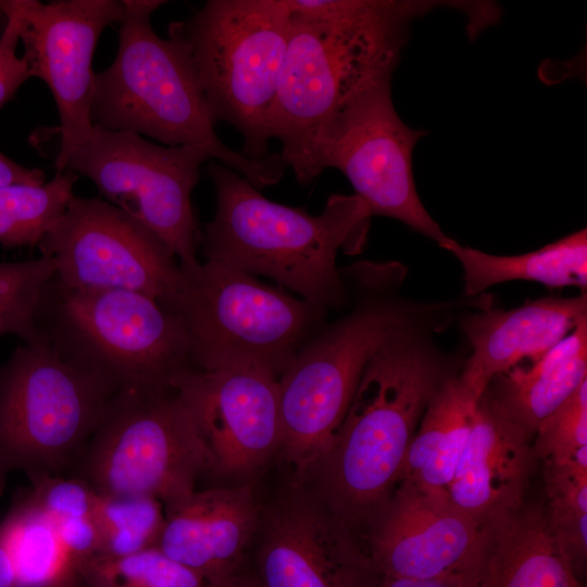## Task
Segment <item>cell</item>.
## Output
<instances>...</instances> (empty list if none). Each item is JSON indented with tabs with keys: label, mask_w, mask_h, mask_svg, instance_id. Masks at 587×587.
I'll return each mask as SVG.
<instances>
[{
	"label": "cell",
	"mask_w": 587,
	"mask_h": 587,
	"mask_svg": "<svg viewBox=\"0 0 587 587\" xmlns=\"http://www.w3.org/2000/svg\"><path fill=\"white\" fill-rule=\"evenodd\" d=\"M479 305L478 298L437 301L399 324L367 361L330 445L300 476L352 529L388 500L425 409L462 370L463 352L444 350L435 336Z\"/></svg>",
	"instance_id": "1"
},
{
	"label": "cell",
	"mask_w": 587,
	"mask_h": 587,
	"mask_svg": "<svg viewBox=\"0 0 587 587\" xmlns=\"http://www.w3.org/2000/svg\"><path fill=\"white\" fill-rule=\"evenodd\" d=\"M289 37L270 117V134L288 166L304 140L349 98L392 75L410 23L463 2L285 0Z\"/></svg>",
	"instance_id": "2"
},
{
	"label": "cell",
	"mask_w": 587,
	"mask_h": 587,
	"mask_svg": "<svg viewBox=\"0 0 587 587\" xmlns=\"http://www.w3.org/2000/svg\"><path fill=\"white\" fill-rule=\"evenodd\" d=\"M216 209L200 234L205 260L266 276L326 311L344 310L349 292L336 264L339 249L357 251L370 210L355 195H332L311 214L265 198L237 172L211 162Z\"/></svg>",
	"instance_id": "3"
},
{
	"label": "cell",
	"mask_w": 587,
	"mask_h": 587,
	"mask_svg": "<svg viewBox=\"0 0 587 587\" xmlns=\"http://www.w3.org/2000/svg\"><path fill=\"white\" fill-rule=\"evenodd\" d=\"M407 272L395 261L340 267L349 292L346 311L326 323L279 376V451L299 476L330 445L373 353L399 324L437 303L403 295Z\"/></svg>",
	"instance_id": "4"
},
{
	"label": "cell",
	"mask_w": 587,
	"mask_h": 587,
	"mask_svg": "<svg viewBox=\"0 0 587 587\" xmlns=\"http://www.w3.org/2000/svg\"><path fill=\"white\" fill-rule=\"evenodd\" d=\"M123 3L115 59L95 74L92 124L147 136L163 146L196 148L258 189L276 184L288 167L280 153L252 159L228 148L215 133L182 50L154 32L151 15L166 1Z\"/></svg>",
	"instance_id": "5"
},
{
	"label": "cell",
	"mask_w": 587,
	"mask_h": 587,
	"mask_svg": "<svg viewBox=\"0 0 587 587\" xmlns=\"http://www.w3.org/2000/svg\"><path fill=\"white\" fill-rule=\"evenodd\" d=\"M290 27L285 0H209L187 20L168 25L216 125L242 137V153L271 154L270 117Z\"/></svg>",
	"instance_id": "6"
},
{
	"label": "cell",
	"mask_w": 587,
	"mask_h": 587,
	"mask_svg": "<svg viewBox=\"0 0 587 587\" xmlns=\"http://www.w3.org/2000/svg\"><path fill=\"white\" fill-rule=\"evenodd\" d=\"M36 323L59 351L118 390L174 389L179 377L197 370L182 317L140 292L67 288L53 276Z\"/></svg>",
	"instance_id": "7"
},
{
	"label": "cell",
	"mask_w": 587,
	"mask_h": 587,
	"mask_svg": "<svg viewBox=\"0 0 587 587\" xmlns=\"http://www.w3.org/2000/svg\"><path fill=\"white\" fill-rule=\"evenodd\" d=\"M180 268L172 312L185 323L197 370L253 367L279 378L326 324L328 311L225 263Z\"/></svg>",
	"instance_id": "8"
},
{
	"label": "cell",
	"mask_w": 587,
	"mask_h": 587,
	"mask_svg": "<svg viewBox=\"0 0 587 587\" xmlns=\"http://www.w3.org/2000/svg\"><path fill=\"white\" fill-rule=\"evenodd\" d=\"M117 391L46 338L17 347L0 366V469L57 475L79 459Z\"/></svg>",
	"instance_id": "9"
},
{
	"label": "cell",
	"mask_w": 587,
	"mask_h": 587,
	"mask_svg": "<svg viewBox=\"0 0 587 587\" xmlns=\"http://www.w3.org/2000/svg\"><path fill=\"white\" fill-rule=\"evenodd\" d=\"M391 78L378 79L337 108L288 167L301 185L327 168L340 171L372 216L397 220L442 248L450 237L424 207L413 176V150L426 132L408 126L397 113Z\"/></svg>",
	"instance_id": "10"
},
{
	"label": "cell",
	"mask_w": 587,
	"mask_h": 587,
	"mask_svg": "<svg viewBox=\"0 0 587 587\" xmlns=\"http://www.w3.org/2000/svg\"><path fill=\"white\" fill-rule=\"evenodd\" d=\"M79 478L95 491L163 504L196 489L212 462L177 390H118L79 457Z\"/></svg>",
	"instance_id": "11"
},
{
	"label": "cell",
	"mask_w": 587,
	"mask_h": 587,
	"mask_svg": "<svg viewBox=\"0 0 587 587\" xmlns=\"http://www.w3.org/2000/svg\"><path fill=\"white\" fill-rule=\"evenodd\" d=\"M205 161L207 154L189 146L158 145L136 133L93 125L65 170L89 178L103 200L154 233L182 267H192L200 263L201 232L191 193Z\"/></svg>",
	"instance_id": "12"
},
{
	"label": "cell",
	"mask_w": 587,
	"mask_h": 587,
	"mask_svg": "<svg viewBox=\"0 0 587 587\" xmlns=\"http://www.w3.org/2000/svg\"><path fill=\"white\" fill-rule=\"evenodd\" d=\"M67 288H114L147 295L172 311L184 274L166 245L99 197H77L37 246Z\"/></svg>",
	"instance_id": "13"
},
{
	"label": "cell",
	"mask_w": 587,
	"mask_h": 587,
	"mask_svg": "<svg viewBox=\"0 0 587 587\" xmlns=\"http://www.w3.org/2000/svg\"><path fill=\"white\" fill-rule=\"evenodd\" d=\"M20 20L23 59L30 77L50 89L58 110L57 173L91 137L92 60L105 27L120 23L123 0H13Z\"/></svg>",
	"instance_id": "14"
},
{
	"label": "cell",
	"mask_w": 587,
	"mask_h": 587,
	"mask_svg": "<svg viewBox=\"0 0 587 587\" xmlns=\"http://www.w3.org/2000/svg\"><path fill=\"white\" fill-rule=\"evenodd\" d=\"M259 587H378L382 574L319 494L299 480L265 513Z\"/></svg>",
	"instance_id": "15"
},
{
	"label": "cell",
	"mask_w": 587,
	"mask_h": 587,
	"mask_svg": "<svg viewBox=\"0 0 587 587\" xmlns=\"http://www.w3.org/2000/svg\"><path fill=\"white\" fill-rule=\"evenodd\" d=\"M173 387L197 423L213 472L250 474L279 451L277 376L242 366L193 370Z\"/></svg>",
	"instance_id": "16"
},
{
	"label": "cell",
	"mask_w": 587,
	"mask_h": 587,
	"mask_svg": "<svg viewBox=\"0 0 587 587\" xmlns=\"http://www.w3.org/2000/svg\"><path fill=\"white\" fill-rule=\"evenodd\" d=\"M478 523L447 491L399 483L369 523L367 553L382 576L429 579L460 574Z\"/></svg>",
	"instance_id": "17"
},
{
	"label": "cell",
	"mask_w": 587,
	"mask_h": 587,
	"mask_svg": "<svg viewBox=\"0 0 587 587\" xmlns=\"http://www.w3.org/2000/svg\"><path fill=\"white\" fill-rule=\"evenodd\" d=\"M460 578L461 587H583L545 504L525 501L479 521Z\"/></svg>",
	"instance_id": "18"
},
{
	"label": "cell",
	"mask_w": 587,
	"mask_h": 587,
	"mask_svg": "<svg viewBox=\"0 0 587 587\" xmlns=\"http://www.w3.org/2000/svg\"><path fill=\"white\" fill-rule=\"evenodd\" d=\"M458 320L471 346L460 377L480 398L491 378L525 359L538 360L587 320V294L544 297L510 310H467Z\"/></svg>",
	"instance_id": "19"
},
{
	"label": "cell",
	"mask_w": 587,
	"mask_h": 587,
	"mask_svg": "<svg viewBox=\"0 0 587 587\" xmlns=\"http://www.w3.org/2000/svg\"><path fill=\"white\" fill-rule=\"evenodd\" d=\"M163 507L161 551L209 582L235 575L261 521L250 485L195 489Z\"/></svg>",
	"instance_id": "20"
},
{
	"label": "cell",
	"mask_w": 587,
	"mask_h": 587,
	"mask_svg": "<svg viewBox=\"0 0 587 587\" xmlns=\"http://www.w3.org/2000/svg\"><path fill=\"white\" fill-rule=\"evenodd\" d=\"M536 459L532 439L482 395L447 494L477 522L517 508L525 501Z\"/></svg>",
	"instance_id": "21"
},
{
	"label": "cell",
	"mask_w": 587,
	"mask_h": 587,
	"mask_svg": "<svg viewBox=\"0 0 587 587\" xmlns=\"http://www.w3.org/2000/svg\"><path fill=\"white\" fill-rule=\"evenodd\" d=\"M587 380V320L530 365L490 379L483 395L533 441L541 422Z\"/></svg>",
	"instance_id": "22"
},
{
	"label": "cell",
	"mask_w": 587,
	"mask_h": 587,
	"mask_svg": "<svg viewBox=\"0 0 587 587\" xmlns=\"http://www.w3.org/2000/svg\"><path fill=\"white\" fill-rule=\"evenodd\" d=\"M478 399L460 374L439 388L411 439L397 484L447 491L466 445Z\"/></svg>",
	"instance_id": "23"
},
{
	"label": "cell",
	"mask_w": 587,
	"mask_h": 587,
	"mask_svg": "<svg viewBox=\"0 0 587 587\" xmlns=\"http://www.w3.org/2000/svg\"><path fill=\"white\" fill-rule=\"evenodd\" d=\"M442 249L463 270V297L485 294L491 286L529 280L549 287H587V230L583 228L540 249L517 255H496L460 245L449 238Z\"/></svg>",
	"instance_id": "24"
},
{
	"label": "cell",
	"mask_w": 587,
	"mask_h": 587,
	"mask_svg": "<svg viewBox=\"0 0 587 587\" xmlns=\"http://www.w3.org/2000/svg\"><path fill=\"white\" fill-rule=\"evenodd\" d=\"M0 528L17 587H71L79 577L54 523L23 494Z\"/></svg>",
	"instance_id": "25"
},
{
	"label": "cell",
	"mask_w": 587,
	"mask_h": 587,
	"mask_svg": "<svg viewBox=\"0 0 587 587\" xmlns=\"http://www.w3.org/2000/svg\"><path fill=\"white\" fill-rule=\"evenodd\" d=\"M77 178L65 170L40 186H1L0 245L4 249L37 247L74 198Z\"/></svg>",
	"instance_id": "26"
},
{
	"label": "cell",
	"mask_w": 587,
	"mask_h": 587,
	"mask_svg": "<svg viewBox=\"0 0 587 587\" xmlns=\"http://www.w3.org/2000/svg\"><path fill=\"white\" fill-rule=\"evenodd\" d=\"M547 520L576 575L587 559V466L544 462Z\"/></svg>",
	"instance_id": "27"
},
{
	"label": "cell",
	"mask_w": 587,
	"mask_h": 587,
	"mask_svg": "<svg viewBox=\"0 0 587 587\" xmlns=\"http://www.w3.org/2000/svg\"><path fill=\"white\" fill-rule=\"evenodd\" d=\"M93 516L99 533L97 557L117 558L157 547L164 507L151 497L97 492Z\"/></svg>",
	"instance_id": "28"
},
{
	"label": "cell",
	"mask_w": 587,
	"mask_h": 587,
	"mask_svg": "<svg viewBox=\"0 0 587 587\" xmlns=\"http://www.w3.org/2000/svg\"><path fill=\"white\" fill-rule=\"evenodd\" d=\"M88 587H207L208 579L158 547L117 558H92L78 566Z\"/></svg>",
	"instance_id": "29"
},
{
	"label": "cell",
	"mask_w": 587,
	"mask_h": 587,
	"mask_svg": "<svg viewBox=\"0 0 587 587\" xmlns=\"http://www.w3.org/2000/svg\"><path fill=\"white\" fill-rule=\"evenodd\" d=\"M57 273L53 259L40 258L0 263V337L15 335L24 344H38L36 316L43 291Z\"/></svg>",
	"instance_id": "30"
},
{
	"label": "cell",
	"mask_w": 587,
	"mask_h": 587,
	"mask_svg": "<svg viewBox=\"0 0 587 587\" xmlns=\"http://www.w3.org/2000/svg\"><path fill=\"white\" fill-rule=\"evenodd\" d=\"M532 444L542 462L587 466V380L541 422Z\"/></svg>",
	"instance_id": "31"
},
{
	"label": "cell",
	"mask_w": 587,
	"mask_h": 587,
	"mask_svg": "<svg viewBox=\"0 0 587 587\" xmlns=\"http://www.w3.org/2000/svg\"><path fill=\"white\" fill-rule=\"evenodd\" d=\"M29 499L57 524L93 516L97 491L82 478H63L55 474L28 475Z\"/></svg>",
	"instance_id": "32"
},
{
	"label": "cell",
	"mask_w": 587,
	"mask_h": 587,
	"mask_svg": "<svg viewBox=\"0 0 587 587\" xmlns=\"http://www.w3.org/2000/svg\"><path fill=\"white\" fill-rule=\"evenodd\" d=\"M5 24L0 35V110L18 88L30 78L26 62L16 54L20 42V20L13 0H0Z\"/></svg>",
	"instance_id": "33"
},
{
	"label": "cell",
	"mask_w": 587,
	"mask_h": 587,
	"mask_svg": "<svg viewBox=\"0 0 587 587\" xmlns=\"http://www.w3.org/2000/svg\"><path fill=\"white\" fill-rule=\"evenodd\" d=\"M45 183L42 170L23 166L0 151V187L14 184L40 186Z\"/></svg>",
	"instance_id": "34"
},
{
	"label": "cell",
	"mask_w": 587,
	"mask_h": 587,
	"mask_svg": "<svg viewBox=\"0 0 587 587\" xmlns=\"http://www.w3.org/2000/svg\"><path fill=\"white\" fill-rule=\"evenodd\" d=\"M378 587H461L460 574L429 579H410L382 576Z\"/></svg>",
	"instance_id": "35"
},
{
	"label": "cell",
	"mask_w": 587,
	"mask_h": 587,
	"mask_svg": "<svg viewBox=\"0 0 587 587\" xmlns=\"http://www.w3.org/2000/svg\"><path fill=\"white\" fill-rule=\"evenodd\" d=\"M0 587H17L14 569L0 528Z\"/></svg>",
	"instance_id": "36"
},
{
	"label": "cell",
	"mask_w": 587,
	"mask_h": 587,
	"mask_svg": "<svg viewBox=\"0 0 587 587\" xmlns=\"http://www.w3.org/2000/svg\"><path fill=\"white\" fill-rule=\"evenodd\" d=\"M207 587H259L258 584L251 583L241 578L236 577L235 575L211 582Z\"/></svg>",
	"instance_id": "37"
},
{
	"label": "cell",
	"mask_w": 587,
	"mask_h": 587,
	"mask_svg": "<svg viewBox=\"0 0 587 587\" xmlns=\"http://www.w3.org/2000/svg\"><path fill=\"white\" fill-rule=\"evenodd\" d=\"M71 587H88L80 577Z\"/></svg>",
	"instance_id": "38"
}]
</instances>
